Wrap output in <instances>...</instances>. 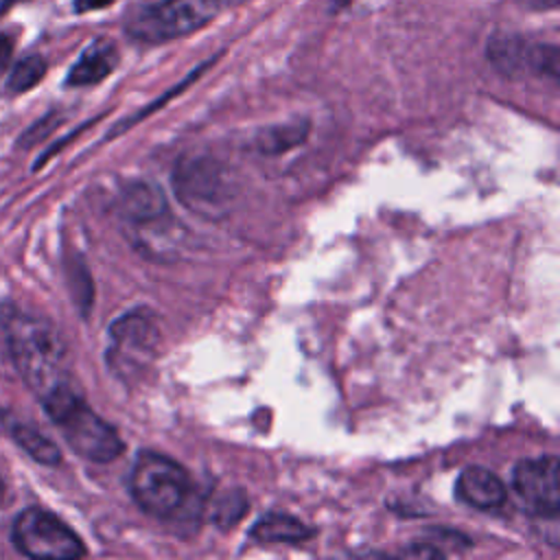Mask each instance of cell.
<instances>
[{
	"label": "cell",
	"mask_w": 560,
	"mask_h": 560,
	"mask_svg": "<svg viewBox=\"0 0 560 560\" xmlns=\"http://www.w3.org/2000/svg\"><path fill=\"white\" fill-rule=\"evenodd\" d=\"M0 319L11 361L22 381L39 398L50 389L70 383L66 372V343L48 319L18 308H9Z\"/></svg>",
	"instance_id": "obj_1"
},
{
	"label": "cell",
	"mask_w": 560,
	"mask_h": 560,
	"mask_svg": "<svg viewBox=\"0 0 560 560\" xmlns=\"http://www.w3.org/2000/svg\"><path fill=\"white\" fill-rule=\"evenodd\" d=\"M42 405L77 455L105 464L122 453L125 444L116 429L92 411L70 383H63L42 396Z\"/></svg>",
	"instance_id": "obj_2"
},
{
	"label": "cell",
	"mask_w": 560,
	"mask_h": 560,
	"mask_svg": "<svg viewBox=\"0 0 560 560\" xmlns=\"http://www.w3.org/2000/svg\"><path fill=\"white\" fill-rule=\"evenodd\" d=\"M219 11L217 0H160L136 7L125 18V33L136 42L164 44L203 28Z\"/></svg>",
	"instance_id": "obj_3"
},
{
	"label": "cell",
	"mask_w": 560,
	"mask_h": 560,
	"mask_svg": "<svg viewBox=\"0 0 560 560\" xmlns=\"http://www.w3.org/2000/svg\"><path fill=\"white\" fill-rule=\"evenodd\" d=\"M129 488L140 510L158 518L175 516L192 490L188 472L177 462L151 451L138 455Z\"/></svg>",
	"instance_id": "obj_4"
},
{
	"label": "cell",
	"mask_w": 560,
	"mask_h": 560,
	"mask_svg": "<svg viewBox=\"0 0 560 560\" xmlns=\"http://www.w3.org/2000/svg\"><path fill=\"white\" fill-rule=\"evenodd\" d=\"M11 540L28 558L72 560L85 556L83 540L57 514L44 508L22 510L13 521Z\"/></svg>",
	"instance_id": "obj_5"
},
{
	"label": "cell",
	"mask_w": 560,
	"mask_h": 560,
	"mask_svg": "<svg viewBox=\"0 0 560 560\" xmlns=\"http://www.w3.org/2000/svg\"><path fill=\"white\" fill-rule=\"evenodd\" d=\"M160 330L147 311H129L109 326L107 363L120 378H133L155 357Z\"/></svg>",
	"instance_id": "obj_6"
},
{
	"label": "cell",
	"mask_w": 560,
	"mask_h": 560,
	"mask_svg": "<svg viewBox=\"0 0 560 560\" xmlns=\"http://www.w3.org/2000/svg\"><path fill=\"white\" fill-rule=\"evenodd\" d=\"M488 61L505 77L536 74L551 79L560 77V50L556 44L529 42L521 35L497 33L486 44Z\"/></svg>",
	"instance_id": "obj_7"
},
{
	"label": "cell",
	"mask_w": 560,
	"mask_h": 560,
	"mask_svg": "<svg viewBox=\"0 0 560 560\" xmlns=\"http://www.w3.org/2000/svg\"><path fill=\"white\" fill-rule=\"evenodd\" d=\"M560 464L556 455H540L516 464L512 486L534 516L556 518L560 512Z\"/></svg>",
	"instance_id": "obj_8"
},
{
	"label": "cell",
	"mask_w": 560,
	"mask_h": 560,
	"mask_svg": "<svg viewBox=\"0 0 560 560\" xmlns=\"http://www.w3.org/2000/svg\"><path fill=\"white\" fill-rule=\"evenodd\" d=\"M173 184L186 203H214L223 195L221 171L210 158L182 160Z\"/></svg>",
	"instance_id": "obj_9"
},
{
	"label": "cell",
	"mask_w": 560,
	"mask_h": 560,
	"mask_svg": "<svg viewBox=\"0 0 560 560\" xmlns=\"http://www.w3.org/2000/svg\"><path fill=\"white\" fill-rule=\"evenodd\" d=\"M118 66V48L112 39H94L72 63L66 85L85 88L107 79Z\"/></svg>",
	"instance_id": "obj_10"
},
{
	"label": "cell",
	"mask_w": 560,
	"mask_h": 560,
	"mask_svg": "<svg viewBox=\"0 0 560 560\" xmlns=\"http://www.w3.org/2000/svg\"><path fill=\"white\" fill-rule=\"evenodd\" d=\"M457 497L475 510H497L505 503L503 481L488 468L468 466L459 472L455 483Z\"/></svg>",
	"instance_id": "obj_11"
},
{
	"label": "cell",
	"mask_w": 560,
	"mask_h": 560,
	"mask_svg": "<svg viewBox=\"0 0 560 560\" xmlns=\"http://www.w3.org/2000/svg\"><path fill=\"white\" fill-rule=\"evenodd\" d=\"M118 208L122 219L142 225L160 219L166 212V199L160 192V188L144 182H133L120 192Z\"/></svg>",
	"instance_id": "obj_12"
},
{
	"label": "cell",
	"mask_w": 560,
	"mask_h": 560,
	"mask_svg": "<svg viewBox=\"0 0 560 560\" xmlns=\"http://www.w3.org/2000/svg\"><path fill=\"white\" fill-rule=\"evenodd\" d=\"M313 536V529L302 523L300 518L291 516V514H282V512H269L265 516H260L256 521V525L252 527V538H256L258 542H287V545H295L302 542L306 538Z\"/></svg>",
	"instance_id": "obj_13"
},
{
	"label": "cell",
	"mask_w": 560,
	"mask_h": 560,
	"mask_svg": "<svg viewBox=\"0 0 560 560\" xmlns=\"http://www.w3.org/2000/svg\"><path fill=\"white\" fill-rule=\"evenodd\" d=\"M9 435L13 438V442L26 451L35 462L44 464V466H57L61 462V453L57 448V444L52 440H48L44 433H39L35 427L26 424V422H20L15 418H2L0 420Z\"/></svg>",
	"instance_id": "obj_14"
},
{
	"label": "cell",
	"mask_w": 560,
	"mask_h": 560,
	"mask_svg": "<svg viewBox=\"0 0 560 560\" xmlns=\"http://www.w3.org/2000/svg\"><path fill=\"white\" fill-rule=\"evenodd\" d=\"M308 133V125L306 120H298V122H287V125H276L271 129H265L258 136V149L262 153H282L295 144H300Z\"/></svg>",
	"instance_id": "obj_15"
},
{
	"label": "cell",
	"mask_w": 560,
	"mask_h": 560,
	"mask_svg": "<svg viewBox=\"0 0 560 560\" xmlns=\"http://www.w3.org/2000/svg\"><path fill=\"white\" fill-rule=\"evenodd\" d=\"M46 74V61L39 55H26L22 57L7 77V92L22 94L33 90Z\"/></svg>",
	"instance_id": "obj_16"
},
{
	"label": "cell",
	"mask_w": 560,
	"mask_h": 560,
	"mask_svg": "<svg viewBox=\"0 0 560 560\" xmlns=\"http://www.w3.org/2000/svg\"><path fill=\"white\" fill-rule=\"evenodd\" d=\"M245 512H247L245 497L241 492H230L217 503L214 523H219V527H232Z\"/></svg>",
	"instance_id": "obj_17"
},
{
	"label": "cell",
	"mask_w": 560,
	"mask_h": 560,
	"mask_svg": "<svg viewBox=\"0 0 560 560\" xmlns=\"http://www.w3.org/2000/svg\"><path fill=\"white\" fill-rule=\"evenodd\" d=\"M13 55V42L7 33H0V79L9 70V61Z\"/></svg>",
	"instance_id": "obj_18"
},
{
	"label": "cell",
	"mask_w": 560,
	"mask_h": 560,
	"mask_svg": "<svg viewBox=\"0 0 560 560\" xmlns=\"http://www.w3.org/2000/svg\"><path fill=\"white\" fill-rule=\"evenodd\" d=\"M116 0H72V9L77 13H90V11H98L105 9L109 4H114Z\"/></svg>",
	"instance_id": "obj_19"
},
{
	"label": "cell",
	"mask_w": 560,
	"mask_h": 560,
	"mask_svg": "<svg viewBox=\"0 0 560 560\" xmlns=\"http://www.w3.org/2000/svg\"><path fill=\"white\" fill-rule=\"evenodd\" d=\"M402 556H413V558H440L442 556V551L438 549V547H431V545H413V547H409V549H402L400 551Z\"/></svg>",
	"instance_id": "obj_20"
},
{
	"label": "cell",
	"mask_w": 560,
	"mask_h": 560,
	"mask_svg": "<svg viewBox=\"0 0 560 560\" xmlns=\"http://www.w3.org/2000/svg\"><path fill=\"white\" fill-rule=\"evenodd\" d=\"M523 2L536 11H553L558 7V0H523Z\"/></svg>",
	"instance_id": "obj_21"
},
{
	"label": "cell",
	"mask_w": 560,
	"mask_h": 560,
	"mask_svg": "<svg viewBox=\"0 0 560 560\" xmlns=\"http://www.w3.org/2000/svg\"><path fill=\"white\" fill-rule=\"evenodd\" d=\"M221 9H234V7H241L245 2H252V0H217Z\"/></svg>",
	"instance_id": "obj_22"
},
{
	"label": "cell",
	"mask_w": 560,
	"mask_h": 560,
	"mask_svg": "<svg viewBox=\"0 0 560 560\" xmlns=\"http://www.w3.org/2000/svg\"><path fill=\"white\" fill-rule=\"evenodd\" d=\"M4 497H7V486H4V479L0 477V505L4 503Z\"/></svg>",
	"instance_id": "obj_23"
}]
</instances>
